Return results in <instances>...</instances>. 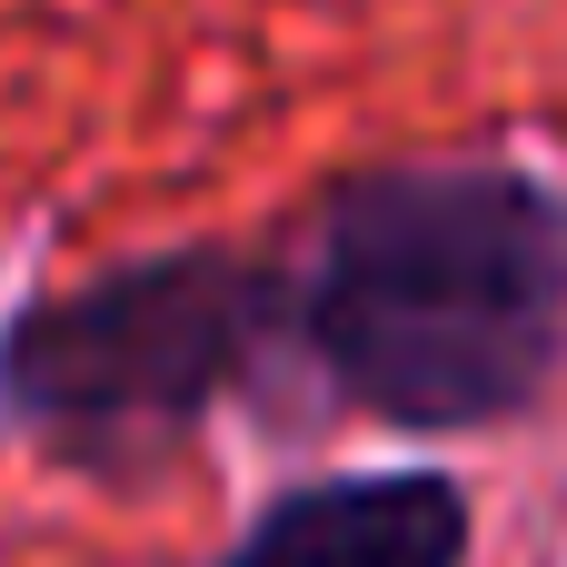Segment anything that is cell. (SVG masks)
<instances>
[{
    "label": "cell",
    "instance_id": "3",
    "mask_svg": "<svg viewBox=\"0 0 567 567\" xmlns=\"http://www.w3.org/2000/svg\"><path fill=\"white\" fill-rule=\"evenodd\" d=\"M229 567H468V498L429 468L329 478L279 498Z\"/></svg>",
    "mask_w": 567,
    "mask_h": 567
},
{
    "label": "cell",
    "instance_id": "2",
    "mask_svg": "<svg viewBox=\"0 0 567 567\" xmlns=\"http://www.w3.org/2000/svg\"><path fill=\"white\" fill-rule=\"evenodd\" d=\"M259 309H269V289L239 249L130 259L0 329V399L70 449L159 439L249 369Z\"/></svg>",
    "mask_w": 567,
    "mask_h": 567
},
{
    "label": "cell",
    "instance_id": "1",
    "mask_svg": "<svg viewBox=\"0 0 567 567\" xmlns=\"http://www.w3.org/2000/svg\"><path fill=\"white\" fill-rule=\"evenodd\" d=\"M299 329L399 429H488L567 339V209L508 159L369 169L319 209Z\"/></svg>",
    "mask_w": 567,
    "mask_h": 567
}]
</instances>
